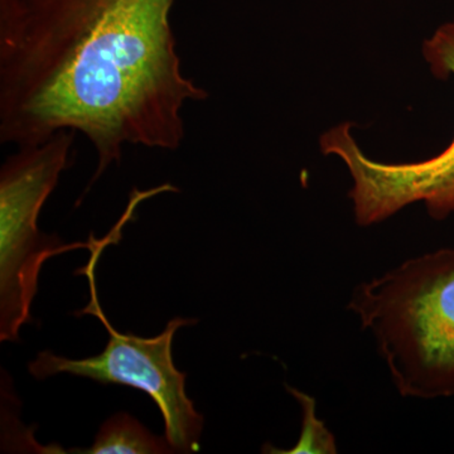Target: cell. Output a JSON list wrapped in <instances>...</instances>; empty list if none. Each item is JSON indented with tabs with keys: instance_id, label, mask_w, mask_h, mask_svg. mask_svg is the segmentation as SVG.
<instances>
[{
	"instance_id": "obj_1",
	"label": "cell",
	"mask_w": 454,
	"mask_h": 454,
	"mask_svg": "<svg viewBox=\"0 0 454 454\" xmlns=\"http://www.w3.org/2000/svg\"><path fill=\"white\" fill-rule=\"evenodd\" d=\"M173 0H0V139L80 131L98 154L90 186L125 145L177 149L181 110L205 90L181 71Z\"/></svg>"
},
{
	"instance_id": "obj_2",
	"label": "cell",
	"mask_w": 454,
	"mask_h": 454,
	"mask_svg": "<svg viewBox=\"0 0 454 454\" xmlns=\"http://www.w3.org/2000/svg\"><path fill=\"white\" fill-rule=\"evenodd\" d=\"M348 309L372 334L403 396H454V249L361 284Z\"/></svg>"
},
{
	"instance_id": "obj_3",
	"label": "cell",
	"mask_w": 454,
	"mask_h": 454,
	"mask_svg": "<svg viewBox=\"0 0 454 454\" xmlns=\"http://www.w3.org/2000/svg\"><path fill=\"white\" fill-rule=\"evenodd\" d=\"M74 131H57L38 145L20 146L0 172V340H17L31 319L38 277L47 260L89 243L64 244L38 229L47 199L68 166Z\"/></svg>"
},
{
	"instance_id": "obj_4",
	"label": "cell",
	"mask_w": 454,
	"mask_h": 454,
	"mask_svg": "<svg viewBox=\"0 0 454 454\" xmlns=\"http://www.w3.org/2000/svg\"><path fill=\"white\" fill-rule=\"evenodd\" d=\"M113 243L109 235L100 239L90 249L91 258L82 268L89 279L90 301L83 315L97 317L106 328L109 340L104 351L94 357L73 360L42 351L28 364V370L37 380L52 378L59 373H71L91 379L101 384L127 385L145 391L154 400L163 415L164 437L176 453H193L200 450L203 417L196 411L186 394V373L173 364V337L179 328L196 325L195 318L176 317L170 319L162 333L145 339L131 333H121L110 325L98 300L95 268L106 249Z\"/></svg>"
},
{
	"instance_id": "obj_5",
	"label": "cell",
	"mask_w": 454,
	"mask_h": 454,
	"mask_svg": "<svg viewBox=\"0 0 454 454\" xmlns=\"http://www.w3.org/2000/svg\"><path fill=\"white\" fill-rule=\"evenodd\" d=\"M430 70L446 79L454 74V20L424 42ZM352 124H340L321 138L324 154L343 160L354 179L349 197L358 225L369 226L393 216L405 206L426 203L433 219L454 212V139L441 154L417 163L376 162L363 153L351 136Z\"/></svg>"
},
{
	"instance_id": "obj_6",
	"label": "cell",
	"mask_w": 454,
	"mask_h": 454,
	"mask_svg": "<svg viewBox=\"0 0 454 454\" xmlns=\"http://www.w3.org/2000/svg\"><path fill=\"white\" fill-rule=\"evenodd\" d=\"M70 453L163 454L176 452L166 437H157L131 415L118 413L103 424L91 447L70 450Z\"/></svg>"
}]
</instances>
